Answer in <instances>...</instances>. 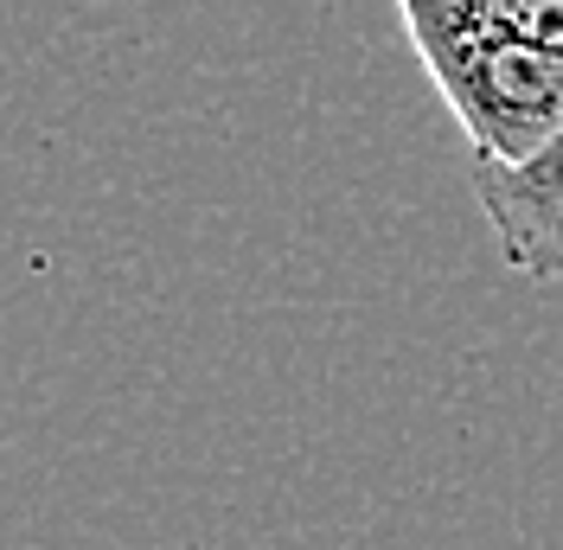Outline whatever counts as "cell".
I'll use <instances>...</instances> for the list:
<instances>
[{"label": "cell", "mask_w": 563, "mask_h": 550, "mask_svg": "<svg viewBox=\"0 0 563 550\" xmlns=\"http://www.w3.org/2000/svg\"><path fill=\"white\" fill-rule=\"evenodd\" d=\"M467 186L481 199L506 270L531 282H563V135L544 141L531 161H474Z\"/></svg>", "instance_id": "2"}, {"label": "cell", "mask_w": 563, "mask_h": 550, "mask_svg": "<svg viewBox=\"0 0 563 550\" xmlns=\"http://www.w3.org/2000/svg\"><path fill=\"white\" fill-rule=\"evenodd\" d=\"M474 161H531L563 135V45L512 33L435 38L417 52Z\"/></svg>", "instance_id": "1"}, {"label": "cell", "mask_w": 563, "mask_h": 550, "mask_svg": "<svg viewBox=\"0 0 563 550\" xmlns=\"http://www.w3.org/2000/svg\"><path fill=\"white\" fill-rule=\"evenodd\" d=\"M410 45L435 38H467V33H512V38H544L563 45V0H397Z\"/></svg>", "instance_id": "3"}]
</instances>
